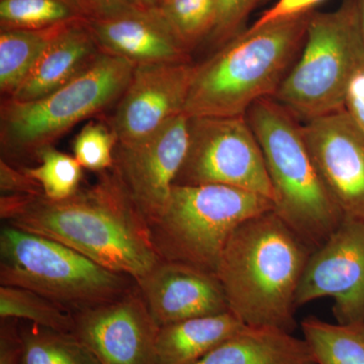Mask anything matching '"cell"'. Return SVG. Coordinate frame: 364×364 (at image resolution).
<instances>
[{"mask_svg": "<svg viewBox=\"0 0 364 364\" xmlns=\"http://www.w3.org/2000/svg\"><path fill=\"white\" fill-rule=\"evenodd\" d=\"M65 200L1 196L6 224L61 242L112 272L139 282L161 261L149 223L114 169Z\"/></svg>", "mask_w": 364, "mask_h": 364, "instance_id": "1", "label": "cell"}, {"mask_svg": "<svg viewBox=\"0 0 364 364\" xmlns=\"http://www.w3.org/2000/svg\"><path fill=\"white\" fill-rule=\"evenodd\" d=\"M313 252L274 210L242 223L215 273L229 312L247 326L293 333L296 291Z\"/></svg>", "mask_w": 364, "mask_h": 364, "instance_id": "2", "label": "cell"}, {"mask_svg": "<svg viewBox=\"0 0 364 364\" xmlns=\"http://www.w3.org/2000/svg\"><path fill=\"white\" fill-rule=\"evenodd\" d=\"M312 14L250 26L196 64L183 114L244 117L258 100L274 97L301 51Z\"/></svg>", "mask_w": 364, "mask_h": 364, "instance_id": "3", "label": "cell"}, {"mask_svg": "<svg viewBox=\"0 0 364 364\" xmlns=\"http://www.w3.org/2000/svg\"><path fill=\"white\" fill-rule=\"evenodd\" d=\"M245 117L262 150L274 212L315 251L344 215L316 168L301 124L273 97L256 102Z\"/></svg>", "mask_w": 364, "mask_h": 364, "instance_id": "4", "label": "cell"}, {"mask_svg": "<svg viewBox=\"0 0 364 364\" xmlns=\"http://www.w3.org/2000/svg\"><path fill=\"white\" fill-rule=\"evenodd\" d=\"M136 284L61 242L2 225L0 286L30 289L75 314L121 298Z\"/></svg>", "mask_w": 364, "mask_h": 364, "instance_id": "5", "label": "cell"}, {"mask_svg": "<svg viewBox=\"0 0 364 364\" xmlns=\"http://www.w3.org/2000/svg\"><path fill=\"white\" fill-rule=\"evenodd\" d=\"M272 210V200L245 189L174 186L161 213L148 223L160 259L215 273L236 228Z\"/></svg>", "mask_w": 364, "mask_h": 364, "instance_id": "6", "label": "cell"}, {"mask_svg": "<svg viewBox=\"0 0 364 364\" xmlns=\"http://www.w3.org/2000/svg\"><path fill=\"white\" fill-rule=\"evenodd\" d=\"M135 66L102 53L83 73L31 102L6 100L0 109V143L7 162L36 158L81 121L121 98ZM4 159V158H2Z\"/></svg>", "mask_w": 364, "mask_h": 364, "instance_id": "7", "label": "cell"}, {"mask_svg": "<svg viewBox=\"0 0 364 364\" xmlns=\"http://www.w3.org/2000/svg\"><path fill=\"white\" fill-rule=\"evenodd\" d=\"M299 56L273 98L305 123L344 109L347 86L364 62L355 1L329 13L313 11Z\"/></svg>", "mask_w": 364, "mask_h": 364, "instance_id": "8", "label": "cell"}, {"mask_svg": "<svg viewBox=\"0 0 364 364\" xmlns=\"http://www.w3.org/2000/svg\"><path fill=\"white\" fill-rule=\"evenodd\" d=\"M222 184L273 202L259 143L244 117H188V148L174 186Z\"/></svg>", "mask_w": 364, "mask_h": 364, "instance_id": "9", "label": "cell"}, {"mask_svg": "<svg viewBox=\"0 0 364 364\" xmlns=\"http://www.w3.org/2000/svg\"><path fill=\"white\" fill-rule=\"evenodd\" d=\"M325 296L334 299L338 324L364 323V220L344 217L306 263L296 309Z\"/></svg>", "mask_w": 364, "mask_h": 364, "instance_id": "10", "label": "cell"}, {"mask_svg": "<svg viewBox=\"0 0 364 364\" xmlns=\"http://www.w3.org/2000/svg\"><path fill=\"white\" fill-rule=\"evenodd\" d=\"M188 148V117L179 114L131 144L117 143L114 171L148 222L161 213Z\"/></svg>", "mask_w": 364, "mask_h": 364, "instance_id": "11", "label": "cell"}, {"mask_svg": "<svg viewBox=\"0 0 364 364\" xmlns=\"http://www.w3.org/2000/svg\"><path fill=\"white\" fill-rule=\"evenodd\" d=\"M75 334L102 364H156L159 326L138 286L121 298L73 314Z\"/></svg>", "mask_w": 364, "mask_h": 364, "instance_id": "12", "label": "cell"}, {"mask_svg": "<svg viewBox=\"0 0 364 364\" xmlns=\"http://www.w3.org/2000/svg\"><path fill=\"white\" fill-rule=\"evenodd\" d=\"M301 132L342 214L364 220V132L345 109L306 122Z\"/></svg>", "mask_w": 364, "mask_h": 364, "instance_id": "13", "label": "cell"}, {"mask_svg": "<svg viewBox=\"0 0 364 364\" xmlns=\"http://www.w3.org/2000/svg\"><path fill=\"white\" fill-rule=\"evenodd\" d=\"M193 69L191 60L135 66L112 119L117 143L142 140L183 114Z\"/></svg>", "mask_w": 364, "mask_h": 364, "instance_id": "14", "label": "cell"}, {"mask_svg": "<svg viewBox=\"0 0 364 364\" xmlns=\"http://www.w3.org/2000/svg\"><path fill=\"white\" fill-rule=\"evenodd\" d=\"M136 284L159 327L229 312L219 279L205 270L161 260Z\"/></svg>", "mask_w": 364, "mask_h": 364, "instance_id": "15", "label": "cell"}, {"mask_svg": "<svg viewBox=\"0 0 364 364\" xmlns=\"http://www.w3.org/2000/svg\"><path fill=\"white\" fill-rule=\"evenodd\" d=\"M100 51L134 66L189 61L179 43L154 7L144 6L86 21Z\"/></svg>", "mask_w": 364, "mask_h": 364, "instance_id": "16", "label": "cell"}, {"mask_svg": "<svg viewBox=\"0 0 364 364\" xmlns=\"http://www.w3.org/2000/svg\"><path fill=\"white\" fill-rule=\"evenodd\" d=\"M102 52L86 21L60 26L23 85L9 100L31 102L70 82Z\"/></svg>", "mask_w": 364, "mask_h": 364, "instance_id": "17", "label": "cell"}, {"mask_svg": "<svg viewBox=\"0 0 364 364\" xmlns=\"http://www.w3.org/2000/svg\"><path fill=\"white\" fill-rule=\"evenodd\" d=\"M195 364H317L305 339L277 328L245 326Z\"/></svg>", "mask_w": 364, "mask_h": 364, "instance_id": "18", "label": "cell"}, {"mask_svg": "<svg viewBox=\"0 0 364 364\" xmlns=\"http://www.w3.org/2000/svg\"><path fill=\"white\" fill-rule=\"evenodd\" d=\"M245 326L231 312L162 326L157 336L156 364H195Z\"/></svg>", "mask_w": 364, "mask_h": 364, "instance_id": "19", "label": "cell"}, {"mask_svg": "<svg viewBox=\"0 0 364 364\" xmlns=\"http://www.w3.org/2000/svg\"><path fill=\"white\" fill-rule=\"evenodd\" d=\"M60 26L48 30L0 28L2 95L11 97L23 85Z\"/></svg>", "mask_w": 364, "mask_h": 364, "instance_id": "20", "label": "cell"}, {"mask_svg": "<svg viewBox=\"0 0 364 364\" xmlns=\"http://www.w3.org/2000/svg\"><path fill=\"white\" fill-rule=\"evenodd\" d=\"M21 364H102L72 332L23 322L18 324Z\"/></svg>", "mask_w": 364, "mask_h": 364, "instance_id": "21", "label": "cell"}, {"mask_svg": "<svg viewBox=\"0 0 364 364\" xmlns=\"http://www.w3.org/2000/svg\"><path fill=\"white\" fill-rule=\"evenodd\" d=\"M301 327L317 364H364V323L330 324L311 316Z\"/></svg>", "mask_w": 364, "mask_h": 364, "instance_id": "22", "label": "cell"}, {"mask_svg": "<svg viewBox=\"0 0 364 364\" xmlns=\"http://www.w3.org/2000/svg\"><path fill=\"white\" fill-rule=\"evenodd\" d=\"M90 16L85 0H0V28L48 30Z\"/></svg>", "mask_w": 364, "mask_h": 364, "instance_id": "23", "label": "cell"}, {"mask_svg": "<svg viewBox=\"0 0 364 364\" xmlns=\"http://www.w3.org/2000/svg\"><path fill=\"white\" fill-rule=\"evenodd\" d=\"M0 318H16L59 331L72 332L73 314L23 287L0 286Z\"/></svg>", "mask_w": 364, "mask_h": 364, "instance_id": "24", "label": "cell"}, {"mask_svg": "<svg viewBox=\"0 0 364 364\" xmlns=\"http://www.w3.org/2000/svg\"><path fill=\"white\" fill-rule=\"evenodd\" d=\"M219 0H161L154 7L188 52L208 40L214 26Z\"/></svg>", "mask_w": 364, "mask_h": 364, "instance_id": "25", "label": "cell"}, {"mask_svg": "<svg viewBox=\"0 0 364 364\" xmlns=\"http://www.w3.org/2000/svg\"><path fill=\"white\" fill-rule=\"evenodd\" d=\"M37 160L36 166L20 168L40 184L46 198L65 200L80 188L83 168L75 157L50 146L38 153Z\"/></svg>", "mask_w": 364, "mask_h": 364, "instance_id": "26", "label": "cell"}, {"mask_svg": "<svg viewBox=\"0 0 364 364\" xmlns=\"http://www.w3.org/2000/svg\"><path fill=\"white\" fill-rule=\"evenodd\" d=\"M117 145L111 124L90 122L74 139L73 156L83 169L102 173L114 167Z\"/></svg>", "mask_w": 364, "mask_h": 364, "instance_id": "27", "label": "cell"}, {"mask_svg": "<svg viewBox=\"0 0 364 364\" xmlns=\"http://www.w3.org/2000/svg\"><path fill=\"white\" fill-rule=\"evenodd\" d=\"M263 0H219L212 32L208 40L221 47L243 32V26L256 4Z\"/></svg>", "mask_w": 364, "mask_h": 364, "instance_id": "28", "label": "cell"}, {"mask_svg": "<svg viewBox=\"0 0 364 364\" xmlns=\"http://www.w3.org/2000/svg\"><path fill=\"white\" fill-rule=\"evenodd\" d=\"M0 189L1 196L44 195L37 181L26 176L20 167L16 168L2 158L0 161Z\"/></svg>", "mask_w": 364, "mask_h": 364, "instance_id": "29", "label": "cell"}, {"mask_svg": "<svg viewBox=\"0 0 364 364\" xmlns=\"http://www.w3.org/2000/svg\"><path fill=\"white\" fill-rule=\"evenodd\" d=\"M323 0H277L273 6L261 14L251 28H259L274 21L287 20L313 11Z\"/></svg>", "mask_w": 364, "mask_h": 364, "instance_id": "30", "label": "cell"}, {"mask_svg": "<svg viewBox=\"0 0 364 364\" xmlns=\"http://www.w3.org/2000/svg\"><path fill=\"white\" fill-rule=\"evenodd\" d=\"M21 340L18 320L1 318L0 364H21Z\"/></svg>", "mask_w": 364, "mask_h": 364, "instance_id": "31", "label": "cell"}, {"mask_svg": "<svg viewBox=\"0 0 364 364\" xmlns=\"http://www.w3.org/2000/svg\"><path fill=\"white\" fill-rule=\"evenodd\" d=\"M344 109L364 132V62L354 72L347 86Z\"/></svg>", "mask_w": 364, "mask_h": 364, "instance_id": "32", "label": "cell"}, {"mask_svg": "<svg viewBox=\"0 0 364 364\" xmlns=\"http://www.w3.org/2000/svg\"><path fill=\"white\" fill-rule=\"evenodd\" d=\"M91 16H102L145 6L143 0H85Z\"/></svg>", "mask_w": 364, "mask_h": 364, "instance_id": "33", "label": "cell"}, {"mask_svg": "<svg viewBox=\"0 0 364 364\" xmlns=\"http://www.w3.org/2000/svg\"><path fill=\"white\" fill-rule=\"evenodd\" d=\"M358 9L359 21H360L361 31L364 38V0H354Z\"/></svg>", "mask_w": 364, "mask_h": 364, "instance_id": "34", "label": "cell"}, {"mask_svg": "<svg viewBox=\"0 0 364 364\" xmlns=\"http://www.w3.org/2000/svg\"><path fill=\"white\" fill-rule=\"evenodd\" d=\"M160 1L161 0H143L144 4L147 6H156Z\"/></svg>", "mask_w": 364, "mask_h": 364, "instance_id": "35", "label": "cell"}]
</instances>
